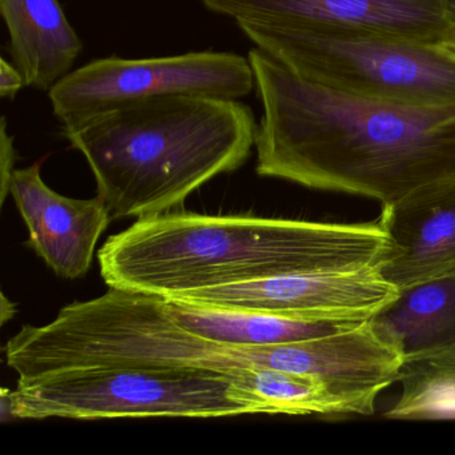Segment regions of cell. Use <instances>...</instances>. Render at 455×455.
I'll return each instance as SVG.
<instances>
[{"label":"cell","instance_id":"obj_2","mask_svg":"<svg viewBox=\"0 0 455 455\" xmlns=\"http://www.w3.org/2000/svg\"><path fill=\"white\" fill-rule=\"evenodd\" d=\"M388 239L364 223L166 212L143 218L100 250L108 287L158 297L297 274L350 273L383 262Z\"/></svg>","mask_w":455,"mask_h":455},{"label":"cell","instance_id":"obj_9","mask_svg":"<svg viewBox=\"0 0 455 455\" xmlns=\"http://www.w3.org/2000/svg\"><path fill=\"white\" fill-rule=\"evenodd\" d=\"M42 161L15 170L10 194L28 228V246L57 275H86L95 249L110 225L111 215L100 196L76 199L60 196L44 183Z\"/></svg>","mask_w":455,"mask_h":455},{"label":"cell","instance_id":"obj_12","mask_svg":"<svg viewBox=\"0 0 455 455\" xmlns=\"http://www.w3.org/2000/svg\"><path fill=\"white\" fill-rule=\"evenodd\" d=\"M0 14L28 87L50 92L71 73L84 44L58 0H0Z\"/></svg>","mask_w":455,"mask_h":455},{"label":"cell","instance_id":"obj_7","mask_svg":"<svg viewBox=\"0 0 455 455\" xmlns=\"http://www.w3.org/2000/svg\"><path fill=\"white\" fill-rule=\"evenodd\" d=\"M236 22L371 31L443 44L455 28L452 0H202Z\"/></svg>","mask_w":455,"mask_h":455},{"label":"cell","instance_id":"obj_13","mask_svg":"<svg viewBox=\"0 0 455 455\" xmlns=\"http://www.w3.org/2000/svg\"><path fill=\"white\" fill-rule=\"evenodd\" d=\"M175 323L214 342L238 346H274L348 331L364 318H310L263 311L226 310L167 299Z\"/></svg>","mask_w":455,"mask_h":455},{"label":"cell","instance_id":"obj_1","mask_svg":"<svg viewBox=\"0 0 455 455\" xmlns=\"http://www.w3.org/2000/svg\"><path fill=\"white\" fill-rule=\"evenodd\" d=\"M262 118L257 172L385 204L455 177V102L409 105L346 94L250 50Z\"/></svg>","mask_w":455,"mask_h":455},{"label":"cell","instance_id":"obj_3","mask_svg":"<svg viewBox=\"0 0 455 455\" xmlns=\"http://www.w3.org/2000/svg\"><path fill=\"white\" fill-rule=\"evenodd\" d=\"M258 124L236 100L164 97L65 129L86 159L111 220L172 212L194 191L246 164Z\"/></svg>","mask_w":455,"mask_h":455},{"label":"cell","instance_id":"obj_8","mask_svg":"<svg viewBox=\"0 0 455 455\" xmlns=\"http://www.w3.org/2000/svg\"><path fill=\"white\" fill-rule=\"evenodd\" d=\"M398 295L378 267L350 273L297 274L186 292L172 300L310 318L370 319Z\"/></svg>","mask_w":455,"mask_h":455},{"label":"cell","instance_id":"obj_4","mask_svg":"<svg viewBox=\"0 0 455 455\" xmlns=\"http://www.w3.org/2000/svg\"><path fill=\"white\" fill-rule=\"evenodd\" d=\"M244 369L84 367L18 379L10 391L14 419L217 418L267 414L242 385Z\"/></svg>","mask_w":455,"mask_h":455},{"label":"cell","instance_id":"obj_15","mask_svg":"<svg viewBox=\"0 0 455 455\" xmlns=\"http://www.w3.org/2000/svg\"><path fill=\"white\" fill-rule=\"evenodd\" d=\"M17 151L14 148V137L7 132V118H2L0 126V188H2V204L10 194L12 175H14Z\"/></svg>","mask_w":455,"mask_h":455},{"label":"cell","instance_id":"obj_10","mask_svg":"<svg viewBox=\"0 0 455 455\" xmlns=\"http://www.w3.org/2000/svg\"><path fill=\"white\" fill-rule=\"evenodd\" d=\"M388 250L378 266L396 289L455 270V177L382 204Z\"/></svg>","mask_w":455,"mask_h":455},{"label":"cell","instance_id":"obj_5","mask_svg":"<svg viewBox=\"0 0 455 455\" xmlns=\"http://www.w3.org/2000/svg\"><path fill=\"white\" fill-rule=\"evenodd\" d=\"M236 25L255 47L321 86L409 105L455 102V55L442 44L321 26Z\"/></svg>","mask_w":455,"mask_h":455},{"label":"cell","instance_id":"obj_6","mask_svg":"<svg viewBox=\"0 0 455 455\" xmlns=\"http://www.w3.org/2000/svg\"><path fill=\"white\" fill-rule=\"evenodd\" d=\"M255 87L249 58L199 52L148 60H92L71 71L49 92L63 130L129 103L164 97L236 100Z\"/></svg>","mask_w":455,"mask_h":455},{"label":"cell","instance_id":"obj_11","mask_svg":"<svg viewBox=\"0 0 455 455\" xmlns=\"http://www.w3.org/2000/svg\"><path fill=\"white\" fill-rule=\"evenodd\" d=\"M369 323L404 363L455 354V270L401 287Z\"/></svg>","mask_w":455,"mask_h":455},{"label":"cell","instance_id":"obj_14","mask_svg":"<svg viewBox=\"0 0 455 455\" xmlns=\"http://www.w3.org/2000/svg\"><path fill=\"white\" fill-rule=\"evenodd\" d=\"M398 401L385 412L388 419H455V354L406 362Z\"/></svg>","mask_w":455,"mask_h":455},{"label":"cell","instance_id":"obj_17","mask_svg":"<svg viewBox=\"0 0 455 455\" xmlns=\"http://www.w3.org/2000/svg\"><path fill=\"white\" fill-rule=\"evenodd\" d=\"M15 313H17V306L6 297L4 292H2V303H0V321H2V324L14 318Z\"/></svg>","mask_w":455,"mask_h":455},{"label":"cell","instance_id":"obj_19","mask_svg":"<svg viewBox=\"0 0 455 455\" xmlns=\"http://www.w3.org/2000/svg\"><path fill=\"white\" fill-rule=\"evenodd\" d=\"M452 4H454V9H455V0H452Z\"/></svg>","mask_w":455,"mask_h":455},{"label":"cell","instance_id":"obj_18","mask_svg":"<svg viewBox=\"0 0 455 455\" xmlns=\"http://www.w3.org/2000/svg\"><path fill=\"white\" fill-rule=\"evenodd\" d=\"M442 46L446 47L447 50H450L455 55V28Z\"/></svg>","mask_w":455,"mask_h":455},{"label":"cell","instance_id":"obj_16","mask_svg":"<svg viewBox=\"0 0 455 455\" xmlns=\"http://www.w3.org/2000/svg\"><path fill=\"white\" fill-rule=\"evenodd\" d=\"M28 87L20 68L14 63L7 62L4 58L0 60V97L4 100H14L20 90Z\"/></svg>","mask_w":455,"mask_h":455}]
</instances>
